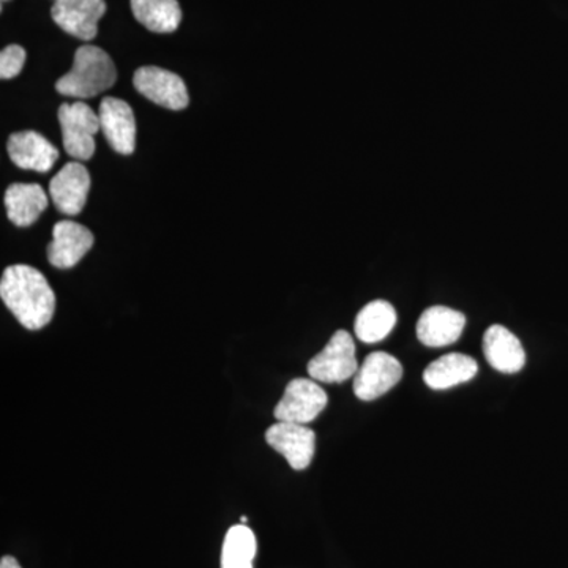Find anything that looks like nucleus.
I'll use <instances>...</instances> for the list:
<instances>
[{
	"label": "nucleus",
	"instance_id": "nucleus-1",
	"mask_svg": "<svg viewBox=\"0 0 568 568\" xmlns=\"http://www.w3.org/2000/svg\"><path fill=\"white\" fill-rule=\"evenodd\" d=\"M0 297L18 323L29 331L43 328L54 316V291L43 274L31 265L14 264L3 271Z\"/></svg>",
	"mask_w": 568,
	"mask_h": 568
},
{
	"label": "nucleus",
	"instance_id": "nucleus-2",
	"mask_svg": "<svg viewBox=\"0 0 568 568\" xmlns=\"http://www.w3.org/2000/svg\"><path fill=\"white\" fill-rule=\"evenodd\" d=\"M118 70L100 47L84 44L74 52L73 67L55 82V91L71 99H91L114 85Z\"/></svg>",
	"mask_w": 568,
	"mask_h": 568
},
{
	"label": "nucleus",
	"instance_id": "nucleus-3",
	"mask_svg": "<svg viewBox=\"0 0 568 568\" xmlns=\"http://www.w3.org/2000/svg\"><path fill=\"white\" fill-rule=\"evenodd\" d=\"M63 149L77 162L91 160L95 153V134L100 126L99 112L82 102L63 103L59 108Z\"/></svg>",
	"mask_w": 568,
	"mask_h": 568
},
{
	"label": "nucleus",
	"instance_id": "nucleus-4",
	"mask_svg": "<svg viewBox=\"0 0 568 568\" xmlns=\"http://www.w3.org/2000/svg\"><path fill=\"white\" fill-rule=\"evenodd\" d=\"M357 372L354 339L346 331L335 332L327 346L308 364V375L316 383L342 384Z\"/></svg>",
	"mask_w": 568,
	"mask_h": 568
},
{
	"label": "nucleus",
	"instance_id": "nucleus-5",
	"mask_svg": "<svg viewBox=\"0 0 568 568\" xmlns=\"http://www.w3.org/2000/svg\"><path fill=\"white\" fill-rule=\"evenodd\" d=\"M327 402V394L315 379L298 377L287 384L275 407V418L278 422L306 425L323 413Z\"/></svg>",
	"mask_w": 568,
	"mask_h": 568
},
{
	"label": "nucleus",
	"instance_id": "nucleus-6",
	"mask_svg": "<svg viewBox=\"0 0 568 568\" xmlns=\"http://www.w3.org/2000/svg\"><path fill=\"white\" fill-rule=\"evenodd\" d=\"M136 91L166 110L182 111L189 106L185 82L173 71L160 67H141L133 77Z\"/></svg>",
	"mask_w": 568,
	"mask_h": 568
},
{
	"label": "nucleus",
	"instance_id": "nucleus-7",
	"mask_svg": "<svg viewBox=\"0 0 568 568\" xmlns=\"http://www.w3.org/2000/svg\"><path fill=\"white\" fill-rule=\"evenodd\" d=\"M403 366L387 353H373L358 366L354 376V394L362 402H373L402 381Z\"/></svg>",
	"mask_w": 568,
	"mask_h": 568
},
{
	"label": "nucleus",
	"instance_id": "nucleus-8",
	"mask_svg": "<svg viewBox=\"0 0 568 568\" xmlns=\"http://www.w3.org/2000/svg\"><path fill=\"white\" fill-rule=\"evenodd\" d=\"M106 13L104 0H54L52 21L63 32L82 41H91L99 33V22Z\"/></svg>",
	"mask_w": 568,
	"mask_h": 568
},
{
	"label": "nucleus",
	"instance_id": "nucleus-9",
	"mask_svg": "<svg viewBox=\"0 0 568 568\" xmlns=\"http://www.w3.org/2000/svg\"><path fill=\"white\" fill-rule=\"evenodd\" d=\"M268 446L287 459L295 470H304L315 457L316 435L305 425L278 422L265 433Z\"/></svg>",
	"mask_w": 568,
	"mask_h": 568
},
{
	"label": "nucleus",
	"instance_id": "nucleus-10",
	"mask_svg": "<svg viewBox=\"0 0 568 568\" xmlns=\"http://www.w3.org/2000/svg\"><path fill=\"white\" fill-rule=\"evenodd\" d=\"M100 126L112 149L121 155H132L136 149V119L129 103L108 97L100 104Z\"/></svg>",
	"mask_w": 568,
	"mask_h": 568
},
{
	"label": "nucleus",
	"instance_id": "nucleus-11",
	"mask_svg": "<svg viewBox=\"0 0 568 568\" xmlns=\"http://www.w3.org/2000/svg\"><path fill=\"white\" fill-rule=\"evenodd\" d=\"M91 174L80 162L65 164L50 183V196L63 215H78L88 203Z\"/></svg>",
	"mask_w": 568,
	"mask_h": 568
},
{
	"label": "nucleus",
	"instance_id": "nucleus-12",
	"mask_svg": "<svg viewBox=\"0 0 568 568\" xmlns=\"http://www.w3.org/2000/svg\"><path fill=\"white\" fill-rule=\"evenodd\" d=\"M93 234L80 223L59 222L52 230V241L48 245V260L58 268L74 267L92 248Z\"/></svg>",
	"mask_w": 568,
	"mask_h": 568
},
{
	"label": "nucleus",
	"instance_id": "nucleus-13",
	"mask_svg": "<svg viewBox=\"0 0 568 568\" xmlns=\"http://www.w3.org/2000/svg\"><path fill=\"white\" fill-rule=\"evenodd\" d=\"M466 316L448 306H432L422 313L417 338L428 347L454 345L465 331Z\"/></svg>",
	"mask_w": 568,
	"mask_h": 568
},
{
	"label": "nucleus",
	"instance_id": "nucleus-14",
	"mask_svg": "<svg viewBox=\"0 0 568 568\" xmlns=\"http://www.w3.org/2000/svg\"><path fill=\"white\" fill-rule=\"evenodd\" d=\"M7 151L11 162L21 170L48 173L59 160V151L43 134L20 132L11 134Z\"/></svg>",
	"mask_w": 568,
	"mask_h": 568
},
{
	"label": "nucleus",
	"instance_id": "nucleus-15",
	"mask_svg": "<svg viewBox=\"0 0 568 568\" xmlns=\"http://www.w3.org/2000/svg\"><path fill=\"white\" fill-rule=\"evenodd\" d=\"M484 353L488 364L496 372L506 373V375L521 372L526 364L525 347L518 336L511 334L504 325H491L485 332Z\"/></svg>",
	"mask_w": 568,
	"mask_h": 568
},
{
	"label": "nucleus",
	"instance_id": "nucleus-16",
	"mask_svg": "<svg viewBox=\"0 0 568 568\" xmlns=\"http://www.w3.org/2000/svg\"><path fill=\"white\" fill-rule=\"evenodd\" d=\"M48 203V194L39 183H13L6 192L7 215L20 227L36 223L47 211Z\"/></svg>",
	"mask_w": 568,
	"mask_h": 568
},
{
	"label": "nucleus",
	"instance_id": "nucleus-17",
	"mask_svg": "<svg viewBox=\"0 0 568 568\" xmlns=\"http://www.w3.org/2000/svg\"><path fill=\"white\" fill-rule=\"evenodd\" d=\"M478 373L477 362L466 354L452 353L443 355L425 369L426 386L433 390H446L459 384L469 383Z\"/></svg>",
	"mask_w": 568,
	"mask_h": 568
},
{
	"label": "nucleus",
	"instance_id": "nucleus-18",
	"mask_svg": "<svg viewBox=\"0 0 568 568\" xmlns=\"http://www.w3.org/2000/svg\"><path fill=\"white\" fill-rule=\"evenodd\" d=\"M133 17L148 31L173 33L182 22L181 3L178 0H130Z\"/></svg>",
	"mask_w": 568,
	"mask_h": 568
},
{
	"label": "nucleus",
	"instance_id": "nucleus-19",
	"mask_svg": "<svg viewBox=\"0 0 568 568\" xmlns=\"http://www.w3.org/2000/svg\"><path fill=\"white\" fill-rule=\"evenodd\" d=\"M396 324V312L394 306L386 301L369 302L361 310L355 320V335L366 345L383 342L390 335Z\"/></svg>",
	"mask_w": 568,
	"mask_h": 568
},
{
	"label": "nucleus",
	"instance_id": "nucleus-20",
	"mask_svg": "<svg viewBox=\"0 0 568 568\" xmlns=\"http://www.w3.org/2000/svg\"><path fill=\"white\" fill-rule=\"evenodd\" d=\"M256 537L245 525L227 530L222 551V568H253L256 556Z\"/></svg>",
	"mask_w": 568,
	"mask_h": 568
},
{
	"label": "nucleus",
	"instance_id": "nucleus-21",
	"mask_svg": "<svg viewBox=\"0 0 568 568\" xmlns=\"http://www.w3.org/2000/svg\"><path fill=\"white\" fill-rule=\"evenodd\" d=\"M26 62V51L20 44H10L0 52V78L11 80L21 73Z\"/></svg>",
	"mask_w": 568,
	"mask_h": 568
},
{
	"label": "nucleus",
	"instance_id": "nucleus-22",
	"mask_svg": "<svg viewBox=\"0 0 568 568\" xmlns=\"http://www.w3.org/2000/svg\"><path fill=\"white\" fill-rule=\"evenodd\" d=\"M0 568H21V566L11 556H3L2 560H0Z\"/></svg>",
	"mask_w": 568,
	"mask_h": 568
},
{
	"label": "nucleus",
	"instance_id": "nucleus-23",
	"mask_svg": "<svg viewBox=\"0 0 568 568\" xmlns=\"http://www.w3.org/2000/svg\"><path fill=\"white\" fill-rule=\"evenodd\" d=\"M246 521H248V518L242 517V525H245Z\"/></svg>",
	"mask_w": 568,
	"mask_h": 568
},
{
	"label": "nucleus",
	"instance_id": "nucleus-24",
	"mask_svg": "<svg viewBox=\"0 0 568 568\" xmlns=\"http://www.w3.org/2000/svg\"><path fill=\"white\" fill-rule=\"evenodd\" d=\"M0 2H2V6H3V3L10 2V0H0Z\"/></svg>",
	"mask_w": 568,
	"mask_h": 568
}]
</instances>
